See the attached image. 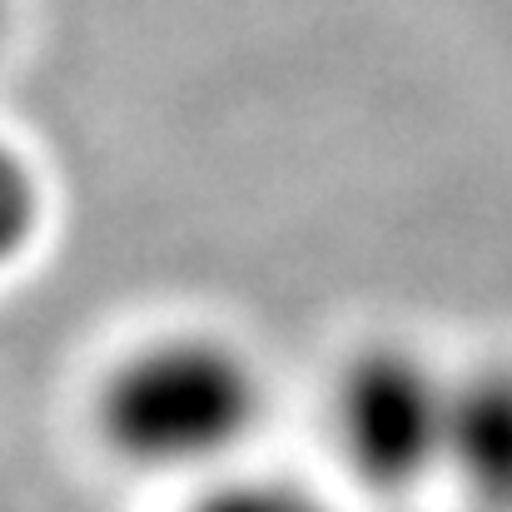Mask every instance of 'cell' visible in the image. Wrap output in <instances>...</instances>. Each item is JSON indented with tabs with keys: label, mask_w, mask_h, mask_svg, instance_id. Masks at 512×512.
<instances>
[{
	"label": "cell",
	"mask_w": 512,
	"mask_h": 512,
	"mask_svg": "<svg viewBox=\"0 0 512 512\" xmlns=\"http://www.w3.org/2000/svg\"><path fill=\"white\" fill-rule=\"evenodd\" d=\"M264 413L254 358L214 334H165L100 383L95 428L145 473H209L229 463Z\"/></svg>",
	"instance_id": "obj_1"
},
{
	"label": "cell",
	"mask_w": 512,
	"mask_h": 512,
	"mask_svg": "<svg viewBox=\"0 0 512 512\" xmlns=\"http://www.w3.org/2000/svg\"><path fill=\"white\" fill-rule=\"evenodd\" d=\"M443 418L448 373L398 343L353 353L334 383L339 458L378 493L418 488L443 468Z\"/></svg>",
	"instance_id": "obj_2"
},
{
	"label": "cell",
	"mask_w": 512,
	"mask_h": 512,
	"mask_svg": "<svg viewBox=\"0 0 512 512\" xmlns=\"http://www.w3.org/2000/svg\"><path fill=\"white\" fill-rule=\"evenodd\" d=\"M438 473L473 503L512 512V368H473L448 378Z\"/></svg>",
	"instance_id": "obj_3"
},
{
	"label": "cell",
	"mask_w": 512,
	"mask_h": 512,
	"mask_svg": "<svg viewBox=\"0 0 512 512\" xmlns=\"http://www.w3.org/2000/svg\"><path fill=\"white\" fill-rule=\"evenodd\" d=\"M45 219V189L30 155L0 135V274L35 244Z\"/></svg>",
	"instance_id": "obj_4"
},
{
	"label": "cell",
	"mask_w": 512,
	"mask_h": 512,
	"mask_svg": "<svg viewBox=\"0 0 512 512\" xmlns=\"http://www.w3.org/2000/svg\"><path fill=\"white\" fill-rule=\"evenodd\" d=\"M194 512H334L324 498L284 478H219L204 488Z\"/></svg>",
	"instance_id": "obj_5"
},
{
	"label": "cell",
	"mask_w": 512,
	"mask_h": 512,
	"mask_svg": "<svg viewBox=\"0 0 512 512\" xmlns=\"http://www.w3.org/2000/svg\"><path fill=\"white\" fill-rule=\"evenodd\" d=\"M0 30H5V0H0Z\"/></svg>",
	"instance_id": "obj_6"
}]
</instances>
